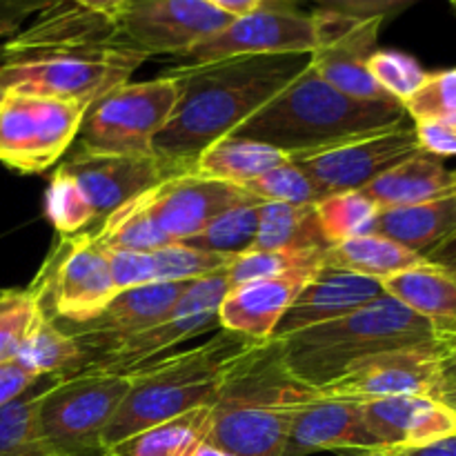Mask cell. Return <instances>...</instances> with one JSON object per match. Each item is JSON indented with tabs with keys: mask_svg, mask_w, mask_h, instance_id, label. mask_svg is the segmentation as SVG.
Instances as JSON below:
<instances>
[{
	"mask_svg": "<svg viewBox=\"0 0 456 456\" xmlns=\"http://www.w3.org/2000/svg\"><path fill=\"white\" fill-rule=\"evenodd\" d=\"M3 294H4V289H0V297H3Z\"/></svg>",
	"mask_w": 456,
	"mask_h": 456,
	"instance_id": "91938a15",
	"label": "cell"
},
{
	"mask_svg": "<svg viewBox=\"0 0 456 456\" xmlns=\"http://www.w3.org/2000/svg\"><path fill=\"white\" fill-rule=\"evenodd\" d=\"M444 347L430 343L365 356L341 377L319 387V395L359 403L386 396H435Z\"/></svg>",
	"mask_w": 456,
	"mask_h": 456,
	"instance_id": "2e32d148",
	"label": "cell"
},
{
	"mask_svg": "<svg viewBox=\"0 0 456 456\" xmlns=\"http://www.w3.org/2000/svg\"><path fill=\"white\" fill-rule=\"evenodd\" d=\"M209 423L212 405L196 408L111 445L102 456H194L208 439Z\"/></svg>",
	"mask_w": 456,
	"mask_h": 456,
	"instance_id": "f1b7e54d",
	"label": "cell"
},
{
	"mask_svg": "<svg viewBox=\"0 0 456 456\" xmlns=\"http://www.w3.org/2000/svg\"><path fill=\"white\" fill-rule=\"evenodd\" d=\"M316 395L288 372L279 343H263L218 392L205 444L230 456H283L294 417Z\"/></svg>",
	"mask_w": 456,
	"mask_h": 456,
	"instance_id": "5b68a950",
	"label": "cell"
},
{
	"mask_svg": "<svg viewBox=\"0 0 456 456\" xmlns=\"http://www.w3.org/2000/svg\"><path fill=\"white\" fill-rule=\"evenodd\" d=\"M141 203L172 243L199 234L212 218L248 200H258L243 187L212 181L194 172H178L142 191ZM263 203V200H261Z\"/></svg>",
	"mask_w": 456,
	"mask_h": 456,
	"instance_id": "e0dca14e",
	"label": "cell"
},
{
	"mask_svg": "<svg viewBox=\"0 0 456 456\" xmlns=\"http://www.w3.org/2000/svg\"><path fill=\"white\" fill-rule=\"evenodd\" d=\"M183 172L154 154L76 151L53 172L45 194V216L61 236L87 232L111 212Z\"/></svg>",
	"mask_w": 456,
	"mask_h": 456,
	"instance_id": "52a82bcc",
	"label": "cell"
},
{
	"mask_svg": "<svg viewBox=\"0 0 456 456\" xmlns=\"http://www.w3.org/2000/svg\"><path fill=\"white\" fill-rule=\"evenodd\" d=\"M16 361L36 377H49L53 381L74 377L83 372L85 365L89 363L80 343L69 337L61 325L45 319L43 314H38V319L31 325L29 334L18 350Z\"/></svg>",
	"mask_w": 456,
	"mask_h": 456,
	"instance_id": "f546056e",
	"label": "cell"
},
{
	"mask_svg": "<svg viewBox=\"0 0 456 456\" xmlns=\"http://www.w3.org/2000/svg\"><path fill=\"white\" fill-rule=\"evenodd\" d=\"M258 205L261 200H248L225 209L208 223L203 230L191 239L183 240L185 245L203 252L223 254V256H239L254 248L258 232Z\"/></svg>",
	"mask_w": 456,
	"mask_h": 456,
	"instance_id": "836d02e7",
	"label": "cell"
},
{
	"mask_svg": "<svg viewBox=\"0 0 456 456\" xmlns=\"http://www.w3.org/2000/svg\"><path fill=\"white\" fill-rule=\"evenodd\" d=\"M96 243L114 252H159L172 240L156 227L150 214L142 208L141 199H132L120 205L116 212L102 218L96 232H92Z\"/></svg>",
	"mask_w": 456,
	"mask_h": 456,
	"instance_id": "1f68e13d",
	"label": "cell"
},
{
	"mask_svg": "<svg viewBox=\"0 0 456 456\" xmlns=\"http://www.w3.org/2000/svg\"><path fill=\"white\" fill-rule=\"evenodd\" d=\"M225 270L190 281L174 310L160 323L110 346L85 370L116 374L138 372V370L167 356V352L181 346L183 341H190L199 334L221 328L218 307H221L225 294L230 292Z\"/></svg>",
	"mask_w": 456,
	"mask_h": 456,
	"instance_id": "7c38bea8",
	"label": "cell"
},
{
	"mask_svg": "<svg viewBox=\"0 0 456 456\" xmlns=\"http://www.w3.org/2000/svg\"><path fill=\"white\" fill-rule=\"evenodd\" d=\"M444 403H448L450 408H452L454 412H456V396H452V399H444Z\"/></svg>",
	"mask_w": 456,
	"mask_h": 456,
	"instance_id": "11a10c76",
	"label": "cell"
},
{
	"mask_svg": "<svg viewBox=\"0 0 456 456\" xmlns=\"http://www.w3.org/2000/svg\"><path fill=\"white\" fill-rule=\"evenodd\" d=\"M212 7H216L218 12L227 13L230 18H240L248 16V13L258 12L263 7L265 0H208Z\"/></svg>",
	"mask_w": 456,
	"mask_h": 456,
	"instance_id": "f907efd6",
	"label": "cell"
},
{
	"mask_svg": "<svg viewBox=\"0 0 456 456\" xmlns=\"http://www.w3.org/2000/svg\"><path fill=\"white\" fill-rule=\"evenodd\" d=\"M456 396V346L444 347L439 359V383H436L435 399H452Z\"/></svg>",
	"mask_w": 456,
	"mask_h": 456,
	"instance_id": "7dc6e473",
	"label": "cell"
},
{
	"mask_svg": "<svg viewBox=\"0 0 456 456\" xmlns=\"http://www.w3.org/2000/svg\"><path fill=\"white\" fill-rule=\"evenodd\" d=\"M421 151L414 127L403 123L338 142L328 150L289 156V160L297 163L325 196H330L363 190L383 172Z\"/></svg>",
	"mask_w": 456,
	"mask_h": 456,
	"instance_id": "5bb4252c",
	"label": "cell"
},
{
	"mask_svg": "<svg viewBox=\"0 0 456 456\" xmlns=\"http://www.w3.org/2000/svg\"><path fill=\"white\" fill-rule=\"evenodd\" d=\"M276 343L288 372L319 390L365 356L430 343L448 347L450 341L439 325L386 294L341 319L314 325Z\"/></svg>",
	"mask_w": 456,
	"mask_h": 456,
	"instance_id": "8992f818",
	"label": "cell"
},
{
	"mask_svg": "<svg viewBox=\"0 0 456 456\" xmlns=\"http://www.w3.org/2000/svg\"><path fill=\"white\" fill-rule=\"evenodd\" d=\"M319 12L334 13V16L350 18V20H386L395 13L403 12L417 0H312Z\"/></svg>",
	"mask_w": 456,
	"mask_h": 456,
	"instance_id": "7bdbcfd3",
	"label": "cell"
},
{
	"mask_svg": "<svg viewBox=\"0 0 456 456\" xmlns=\"http://www.w3.org/2000/svg\"><path fill=\"white\" fill-rule=\"evenodd\" d=\"M387 297L396 298L417 312L423 319L432 321L448 334V346L456 341V272L448 267L423 261L421 265L399 272L381 281Z\"/></svg>",
	"mask_w": 456,
	"mask_h": 456,
	"instance_id": "d4e9b609",
	"label": "cell"
},
{
	"mask_svg": "<svg viewBox=\"0 0 456 456\" xmlns=\"http://www.w3.org/2000/svg\"><path fill=\"white\" fill-rule=\"evenodd\" d=\"M87 107L76 101L4 92L0 101V163L38 174L62 159L80 132Z\"/></svg>",
	"mask_w": 456,
	"mask_h": 456,
	"instance_id": "8fae6325",
	"label": "cell"
},
{
	"mask_svg": "<svg viewBox=\"0 0 456 456\" xmlns=\"http://www.w3.org/2000/svg\"><path fill=\"white\" fill-rule=\"evenodd\" d=\"M40 381L0 408V456H61L43 439L38 428Z\"/></svg>",
	"mask_w": 456,
	"mask_h": 456,
	"instance_id": "d6a6232c",
	"label": "cell"
},
{
	"mask_svg": "<svg viewBox=\"0 0 456 456\" xmlns=\"http://www.w3.org/2000/svg\"><path fill=\"white\" fill-rule=\"evenodd\" d=\"M368 69L379 87L403 105L410 96L423 87L430 71L423 69L421 62L410 53L395 52V49H377L368 58Z\"/></svg>",
	"mask_w": 456,
	"mask_h": 456,
	"instance_id": "74e56055",
	"label": "cell"
},
{
	"mask_svg": "<svg viewBox=\"0 0 456 456\" xmlns=\"http://www.w3.org/2000/svg\"><path fill=\"white\" fill-rule=\"evenodd\" d=\"M454 346H456V341H454ZM448 347H450V346H448Z\"/></svg>",
	"mask_w": 456,
	"mask_h": 456,
	"instance_id": "94428289",
	"label": "cell"
},
{
	"mask_svg": "<svg viewBox=\"0 0 456 456\" xmlns=\"http://www.w3.org/2000/svg\"><path fill=\"white\" fill-rule=\"evenodd\" d=\"M403 110L414 123L456 118V69L435 71L423 87L403 102Z\"/></svg>",
	"mask_w": 456,
	"mask_h": 456,
	"instance_id": "60d3db41",
	"label": "cell"
},
{
	"mask_svg": "<svg viewBox=\"0 0 456 456\" xmlns=\"http://www.w3.org/2000/svg\"><path fill=\"white\" fill-rule=\"evenodd\" d=\"M76 4H80L83 9L98 13V16H105L110 20H116L120 16L125 7H127L132 0H74Z\"/></svg>",
	"mask_w": 456,
	"mask_h": 456,
	"instance_id": "816d5d0a",
	"label": "cell"
},
{
	"mask_svg": "<svg viewBox=\"0 0 456 456\" xmlns=\"http://www.w3.org/2000/svg\"><path fill=\"white\" fill-rule=\"evenodd\" d=\"M423 261L426 258L421 254L372 232L330 245L323 254V267L328 270L350 272L377 281L390 279L399 272L421 265Z\"/></svg>",
	"mask_w": 456,
	"mask_h": 456,
	"instance_id": "83f0119b",
	"label": "cell"
},
{
	"mask_svg": "<svg viewBox=\"0 0 456 456\" xmlns=\"http://www.w3.org/2000/svg\"><path fill=\"white\" fill-rule=\"evenodd\" d=\"M321 232L330 245L372 232L379 208L361 191L330 194L314 205Z\"/></svg>",
	"mask_w": 456,
	"mask_h": 456,
	"instance_id": "e575fe53",
	"label": "cell"
},
{
	"mask_svg": "<svg viewBox=\"0 0 456 456\" xmlns=\"http://www.w3.org/2000/svg\"><path fill=\"white\" fill-rule=\"evenodd\" d=\"M3 96H4V89L0 87V101H3Z\"/></svg>",
	"mask_w": 456,
	"mask_h": 456,
	"instance_id": "680465c9",
	"label": "cell"
},
{
	"mask_svg": "<svg viewBox=\"0 0 456 456\" xmlns=\"http://www.w3.org/2000/svg\"><path fill=\"white\" fill-rule=\"evenodd\" d=\"M390 456H456V435L435 441V444L419 445V448H403L387 452Z\"/></svg>",
	"mask_w": 456,
	"mask_h": 456,
	"instance_id": "c3c4849f",
	"label": "cell"
},
{
	"mask_svg": "<svg viewBox=\"0 0 456 456\" xmlns=\"http://www.w3.org/2000/svg\"><path fill=\"white\" fill-rule=\"evenodd\" d=\"M132 377L83 370L49 383L38 401V428L61 456H102V435L123 403Z\"/></svg>",
	"mask_w": 456,
	"mask_h": 456,
	"instance_id": "ba28073f",
	"label": "cell"
},
{
	"mask_svg": "<svg viewBox=\"0 0 456 456\" xmlns=\"http://www.w3.org/2000/svg\"><path fill=\"white\" fill-rule=\"evenodd\" d=\"M187 285L190 281L123 289L92 321H85L80 325H61V328L80 343L92 363L102 350L114 343L160 323L174 310Z\"/></svg>",
	"mask_w": 456,
	"mask_h": 456,
	"instance_id": "ac0fdd59",
	"label": "cell"
},
{
	"mask_svg": "<svg viewBox=\"0 0 456 456\" xmlns=\"http://www.w3.org/2000/svg\"><path fill=\"white\" fill-rule=\"evenodd\" d=\"M263 203H289V205H316L325 199L321 187L292 160H285L279 167L270 169L256 181L243 187Z\"/></svg>",
	"mask_w": 456,
	"mask_h": 456,
	"instance_id": "8d00e7d4",
	"label": "cell"
},
{
	"mask_svg": "<svg viewBox=\"0 0 456 456\" xmlns=\"http://www.w3.org/2000/svg\"><path fill=\"white\" fill-rule=\"evenodd\" d=\"M386 20H350L334 16L325 43L312 53V69L356 101H390L368 69V58L377 52V40ZM395 101V98H392Z\"/></svg>",
	"mask_w": 456,
	"mask_h": 456,
	"instance_id": "d6986e66",
	"label": "cell"
},
{
	"mask_svg": "<svg viewBox=\"0 0 456 456\" xmlns=\"http://www.w3.org/2000/svg\"><path fill=\"white\" fill-rule=\"evenodd\" d=\"M361 412L383 452L419 448L456 435V412L435 396L361 401Z\"/></svg>",
	"mask_w": 456,
	"mask_h": 456,
	"instance_id": "44dd1931",
	"label": "cell"
},
{
	"mask_svg": "<svg viewBox=\"0 0 456 456\" xmlns=\"http://www.w3.org/2000/svg\"><path fill=\"white\" fill-rule=\"evenodd\" d=\"M232 20L208 0H132L114 22L123 38L147 58L160 53L181 58Z\"/></svg>",
	"mask_w": 456,
	"mask_h": 456,
	"instance_id": "9a60e30c",
	"label": "cell"
},
{
	"mask_svg": "<svg viewBox=\"0 0 456 456\" xmlns=\"http://www.w3.org/2000/svg\"><path fill=\"white\" fill-rule=\"evenodd\" d=\"M312 53H252L199 65H178L165 74L178 85V101L154 151L190 172L200 151L230 136L239 125L310 67Z\"/></svg>",
	"mask_w": 456,
	"mask_h": 456,
	"instance_id": "7a4b0ae2",
	"label": "cell"
},
{
	"mask_svg": "<svg viewBox=\"0 0 456 456\" xmlns=\"http://www.w3.org/2000/svg\"><path fill=\"white\" fill-rule=\"evenodd\" d=\"M58 0H0V40H7L22 29V22L53 7Z\"/></svg>",
	"mask_w": 456,
	"mask_h": 456,
	"instance_id": "f6af8a7d",
	"label": "cell"
},
{
	"mask_svg": "<svg viewBox=\"0 0 456 456\" xmlns=\"http://www.w3.org/2000/svg\"><path fill=\"white\" fill-rule=\"evenodd\" d=\"M178 101V85L169 74L145 83H125L87 107L76 136L87 154H154V141L165 129Z\"/></svg>",
	"mask_w": 456,
	"mask_h": 456,
	"instance_id": "30bf717a",
	"label": "cell"
},
{
	"mask_svg": "<svg viewBox=\"0 0 456 456\" xmlns=\"http://www.w3.org/2000/svg\"><path fill=\"white\" fill-rule=\"evenodd\" d=\"M454 120H456V118H454Z\"/></svg>",
	"mask_w": 456,
	"mask_h": 456,
	"instance_id": "6125c7cd",
	"label": "cell"
},
{
	"mask_svg": "<svg viewBox=\"0 0 456 456\" xmlns=\"http://www.w3.org/2000/svg\"><path fill=\"white\" fill-rule=\"evenodd\" d=\"M261 346L221 328L200 346L129 374L127 395L102 435V452L147 428L212 405L227 377Z\"/></svg>",
	"mask_w": 456,
	"mask_h": 456,
	"instance_id": "277c9868",
	"label": "cell"
},
{
	"mask_svg": "<svg viewBox=\"0 0 456 456\" xmlns=\"http://www.w3.org/2000/svg\"><path fill=\"white\" fill-rule=\"evenodd\" d=\"M332 27V13L316 9L303 13L294 9L261 7L248 16L234 18L227 27L183 53V65L221 61L252 53H314L325 43Z\"/></svg>",
	"mask_w": 456,
	"mask_h": 456,
	"instance_id": "4fadbf2b",
	"label": "cell"
},
{
	"mask_svg": "<svg viewBox=\"0 0 456 456\" xmlns=\"http://www.w3.org/2000/svg\"><path fill=\"white\" fill-rule=\"evenodd\" d=\"M38 381L40 377L29 372V370H27L25 365L18 363L16 359L7 361V363H0V408L12 403L13 399H18L22 392H27Z\"/></svg>",
	"mask_w": 456,
	"mask_h": 456,
	"instance_id": "bcb514c9",
	"label": "cell"
},
{
	"mask_svg": "<svg viewBox=\"0 0 456 456\" xmlns=\"http://www.w3.org/2000/svg\"><path fill=\"white\" fill-rule=\"evenodd\" d=\"M156 265V283H178L216 274L232 263V256L203 252L185 243H169L151 252Z\"/></svg>",
	"mask_w": 456,
	"mask_h": 456,
	"instance_id": "f35d334b",
	"label": "cell"
},
{
	"mask_svg": "<svg viewBox=\"0 0 456 456\" xmlns=\"http://www.w3.org/2000/svg\"><path fill=\"white\" fill-rule=\"evenodd\" d=\"M289 156L263 142L248 141V138L225 136L221 141L205 147L194 160L190 172L212 181L230 183V185L245 187L256 181L270 169L279 167Z\"/></svg>",
	"mask_w": 456,
	"mask_h": 456,
	"instance_id": "4316f807",
	"label": "cell"
},
{
	"mask_svg": "<svg viewBox=\"0 0 456 456\" xmlns=\"http://www.w3.org/2000/svg\"><path fill=\"white\" fill-rule=\"evenodd\" d=\"M105 252L110 258L111 279L118 292L156 283V265L151 252H114V249H105Z\"/></svg>",
	"mask_w": 456,
	"mask_h": 456,
	"instance_id": "b9f144b4",
	"label": "cell"
},
{
	"mask_svg": "<svg viewBox=\"0 0 456 456\" xmlns=\"http://www.w3.org/2000/svg\"><path fill=\"white\" fill-rule=\"evenodd\" d=\"M452 178H454V200H456V169H452Z\"/></svg>",
	"mask_w": 456,
	"mask_h": 456,
	"instance_id": "9f6ffc18",
	"label": "cell"
},
{
	"mask_svg": "<svg viewBox=\"0 0 456 456\" xmlns=\"http://www.w3.org/2000/svg\"><path fill=\"white\" fill-rule=\"evenodd\" d=\"M27 292L45 319L58 325H80L101 314L118 294L105 248L92 232L61 236L40 265Z\"/></svg>",
	"mask_w": 456,
	"mask_h": 456,
	"instance_id": "9c48e42d",
	"label": "cell"
},
{
	"mask_svg": "<svg viewBox=\"0 0 456 456\" xmlns=\"http://www.w3.org/2000/svg\"><path fill=\"white\" fill-rule=\"evenodd\" d=\"M323 265H307L289 270L272 279L249 281L236 285L218 307V323L223 330L243 334L258 343H270L276 323L294 303L303 288L314 279Z\"/></svg>",
	"mask_w": 456,
	"mask_h": 456,
	"instance_id": "ffe728a7",
	"label": "cell"
},
{
	"mask_svg": "<svg viewBox=\"0 0 456 456\" xmlns=\"http://www.w3.org/2000/svg\"><path fill=\"white\" fill-rule=\"evenodd\" d=\"M38 314V307L27 289H4L0 297V363L16 359Z\"/></svg>",
	"mask_w": 456,
	"mask_h": 456,
	"instance_id": "ab89813d",
	"label": "cell"
},
{
	"mask_svg": "<svg viewBox=\"0 0 456 456\" xmlns=\"http://www.w3.org/2000/svg\"><path fill=\"white\" fill-rule=\"evenodd\" d=\"M456 230L454 196L421 205L379 209L372 223V234L386 236L423 258Z\"/></svg>",
	"mask_w": 456,
	"mask_h": 456,
	"instance_id": "484cf974",
	"label": "cell"
},
{
	"mask_svg": "<svg viewBox=\"0 0 456 456\" xmlns=\"http://www.w3.org/2000/svg\"><path fill=\"white\" fill-rule=\"evenodd\" d=\"M399 101H356L325 83L312 62L283 92L249 116L230 136L263 142L288 156L328 150L338 142L405 123Z\"/></svg>",
	"mask_w": 456,
	"mask_h": 456,
	"instance_id": "3957f363",
	"label": "cell"
},
{
	"mask_svg": "<svg viewBox=\"0 0 456 456\" xmlns=\"http://www.w3.org/2000/svg\"><path fill=\"white\" fill-rule=\"evenodd\" d=\"M323 450L383 452L365 426L359 401L316 395L298 410L289 428L283 456H307Z\"/></svg>",
	"mask_w": 456,
	"mask_h": 456,
	"instance_id": "603a6c76",
	"label": "cell"
},
{
	"mask_svg": "<svg viewBox=\"0 0 456 456\" xmlns=\"http://www.w3.org/2000/svg\"><path fill=\"white\" fill-rule=\"evenodd\" d=\"M381 297H386L381 281L323 267L298 292L283 319L276 323L272 341H283L303 330L341 319Z\"/></svg>",
	"mask_w": 456,
	"mask_h": 456,
	"instance_id": "7402d4cb",
	"label": "cell"
},
{
	"mask_svg": "<svg viewBox=\"0 0 456 456\" xmlns=\"http://www.w3.org/2000/svg\"><path fill=\"white\" fill-rule=\"evenodd\" d=\"M303 0H265L263 7H276V9H294Z\"/></svg>",
	"mask_w": 456,
	"mask_h": 456,
	"instance_id": "f5cc1de1",
	"label": "cell"
},
{
	"mask_svg": "<svg viewBox=\"0 0 456 456\" xmlns=\"http://www.w3.org/2000/svg\"><path fill=\"white\" fill-rule=\"evenodd\" d=\"M417 141L426 154L436 159L456 156V120H426L414 123Z\"/></svg>",
	"mask_w": 456,
	"mask_h": 456,
	"instance_id": "ee69618b",
	"label": "cell"
},
{
	"mask_svg": "<svg viewBox=\"0 0 456 456\" xmlns=\"http://www.w3.org/2000/svg\"><path fill=\"white\" fill-rule=\"evenodd\" d=\"M321 249H305V252H281V249H249L232 258L227 265V283L230 289L236 285L249 283L258 279H272V276L285 274L289 270L307 265H323Z\"/></svg>",
	"mask_w": 456,
	"mask_h": 456,
	"instance_id": "d590c367",
	"label": "cell"
},
{
	"mask_svg": "<svg viewBox=\"0 0 456 456\" xmlns=\"http://www.w3.org/2000/svg\"><path fill=\"white\" fill-rule=\"evenodd\" d=\"M145 61L114 20L58 0L0 45V87L89 107L129 83Z\"/></svg>",
	"mask_w": 456,
	"mask_h": 456,
	"instance_id": "6da1fadb",
	"label": "cell"
},
{
	"mask_svg": "<svg viewBox=\"0 0 456 456\" xmlns=\"http://www.w3.org/2000/svg\"><path fill=\"white\" fill-rule=\"evenodd\" d=\"M328 248L330 243L321 232L314 205H258V232L252 249H281V252L321 249L325 252Z\"/></svg>",
	"mask_w": 456,
	"mask_h": 456,
	"instance_id": "4dcf8cb0",
	"label": "cell"
},
{
	"mask_svg": "<svg viewBox=\"0 0 456 456\" xmlns=\"http://www.w3.org/2000/svg\"><path fill=\"white\" fill-rule=\"evenodd\" d=\"M359 191L368 196L379 209L405 208L452 196L454 178L441 159L421 151L383 172Z\"/></svg>",
	"mask_w": 456,
	"mask_h": 456,
	"instance_id": "cb8c5ba5",
	"label": "cell"
},
{
	"mask_svg": "<svg viewBox=\"0 0 456 456\" xmlns=\"http://www.w3.org/2000/svg\"><path fill=\"white\" fill-rule=\"evenodd\" d=\"M450 7H452L454 13H456V0H450Z\"/></svg>",
	"mask_w": 456,
	"mask_h": 456,
	"instance_id": "6f0895ef",
	"label": "cell"
},
{
	"mask_svg": "<svg viewBox=\"0 0 456 456\" xmlns=\"http://www.w3.org/2000/svg\"><path fill=\"white\" fill-rule=\"evenodd\" d=\"M352 456H390L387 452H356Z\"/></svg>",
	"mask_w": 456,
	"mask_h": 456,
	"instance_id": "db71d44e",
	"label": "cell"
},
{
	"mask_svg": "<svg viewBox=\"0 0 456 456\" xmlns=\"http://www.w3.org/2000/svg\"><path fill=\"white\" fill-rule=\"evenodd\" d=\"M426 261L456 272V230L444 240V243H439L430 254H428Z\"/></svg>",
	"mask_w": 456,
	"mask_h": 456,
	"instance_id": "681fc988",
	"label": "cell"
}]
</instances>
